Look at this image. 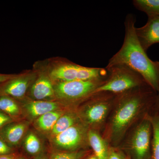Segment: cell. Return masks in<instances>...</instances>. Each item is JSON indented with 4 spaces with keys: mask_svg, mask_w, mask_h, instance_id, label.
I'll use <instances>...</instances> for the list:
<instances>
[{
    "mask_svg": "<svg viewBox=\"0 0 159 159\" xmlns=\"http://www.w3.org/2000/svg\"><path fill=\"white\" fill-rule=\"evenodd\" d=\"M16 74H0V84L6 82L9 80L13 78Z\"/></svg>",
    "mask_w": 159,
    "mask_h": 159,
    "instance_id": "obj_25",
    "label": "cell"
},
{
    "mask_svg": "<svg viewBox=\"0 0 159 159\" xmlns=\"http://www.w3.org/2000/svg\"><path fill=\"white\" fill-rule=\"evenodd\" d=\"M86 153V152L84 150L73 152L54 150L49 159H82Z\"/></svg>",
    "mask_w": 159,
    "mask_h": 159,
    "instance_id": "obj_21",
    "label": "cell"
},
{
    "mask_svg": "<svg viewBox=\"0 0 159 159\" xmlns=\"http://www.w3.org/2000/svg\"><path fill=\"white\" fill-rule=\"evenodd\" d=\"M29 126L28 121H14L0 129V137L11 148L17 147L24 139Z\"/></svg>",
    "mask_w": 159,
    "mask_h": 159,
    "instance_id": "obj_13",
    "label": "cell"
},
{
    "mask_svg": "<svg viewBox=\"0 0 159 159\" xmlns=\"http://www.w3.org/2000/svg\"><path fill=\"white\" fill-rule=\"evenodd\" d=\"M89 145L98 159H108L109 148L106 140L97 130L90 129L88 133Z\"/></svg>",
    "mask_w": 159,
    "mask_h": 159,
    "instance_id": "obj_16",
    "label": "cell"
},
{
    "mask_svg": "<svg viewBox=\"0 0 159 159\" xmlns=\"http://www.w3.org/2000/svg\"><path fill=\"white\" fill-rule=\"evenodd\" d=\"M152 128L150 115L140 120L126 143L134 159H152Z\"/></svg>",
    "mask_w": 159,
    "mask_h": 159,
    "instance_id": "obj_7",
    "label": "cell"
},
{
    "mask_svg": "<svg viewBox=\"0 0 159 159\" xmlns=\"http://www.w3.org/2000/svg\"><path fill=\"white\" fill-rule=\"evenodd\" d=\"M14 121V120L11 118L0 111V129H2L5 125Z\"/></svg>",
    "mask_w": 159,
    "mask_h": 159,
    "instance_id": "obj_24",
    "label": "cell"
},
{
    "mask_svg": "<svg viewBox=\"0 0 159 159\" xmlns=\"http://www.w3.org/2000/svg\"><path fill=\"white\" fill-rule=\"evenodd\" d=\"M31 99L39 101H54L56 99L54 84L46 72H41L35 78L29 89Z\"/></svg>",
    "mask_w": 159,
    "mask_h": 159,
    "instance_id": "obj_10",
    "label": "cell"
},
{
    "mask_svg": "<svg viewBox=\"0 0 159 159\" xmlns=\"http://www.w3.org/2000/svg\"><path fill=\"white\" fill-rule=\"evenodd\" d=\"M47 70V73L53 84L107 79L108 76V71L106 68L83 66L67 60L54 61Z\"/></svg>",
    "mask_w": 159,
    "mask_h": 159,
    "instance_id": "obj_3",
    "label": "cell"
},
{
    "mask_svg": "<svg viewBox=\"0 0 159 159\" xmlns=\"http://www.w3.org/2000/svg\"><path fill=\"white\" fill-rule=\"evenodd\" d=\"M0 111L17 121L23 114L20 106L16 99L7 95L0 96Z\"/></svg>",
    "mask_w": 159,
    "mask_h": 159,
    "instance_id": "obj_17",
    "label": "cell"
},
{
    "mask_svg": "<svg viewBox=\"0 0 159 159\" xmlns=\"http://www.w3.org/2000/svg\"><path fill=\"white\" fill-rule=\"evenodd\" d=\"M36 72L16 75L8 81L0 84V96L7 95L14 99H22L37 77Z\"/></svg>",
    "mask_w": 159,
    "mask_h": 159,
    "instance_id": "obj_9",
    "label": "cell"
},
{
    "mask_svg": "<svg viewBox=\"0 0 159 159\" xmlns=\"http://www.w3.org/2000/svg\"><path fill=\"white\" fill-rule=\"evenodd\" d=\"M134 6L148 16H159V0H134Z\"/></svg>",
    "mask_w": 159,
    "mask_h": 159,
    "instance_id": "obj_20",
    "label": "cell"
},
{
    "mask_svg": "<svg viewBox=\"0 0 159 159\" xmlns=\"http://www.w3.org/2000/svg\"><path fill=\"white\" fill-rule=\"evenodd\" d=\"M81 121L77 111L75 110H67L58 119L49 134V139L61 133Z\"/></svg>",
    "mask_w": 159,
    "mask_h": 159,
    "instance_id": "obj_15",
    "label": "cell"
},
{
    "mask_svg": "<svg viewBox=\"0 0 159 159\" xmlns=\"http://www.w3.org/2000/svg\"><path fill=\"white\" fill-rule=\"evenodd\" d=\"M127 159H129V158H127Z\"/></svg>",
    "mask_w": 159,
    "mask_h": 159,
    "instance_id": "obj_31",
    "label": "cell"
},
{
    "mask_svg": "<svg viewBox=\"0 0 159 159\" xmlns=\"http://www.w3.org/2000/svg\"><path fill=\"white\" fill-rule=\"evenodd\" d=\"M86 159H98V158L94 154L93 155H92L90 156H89Z\"/></svg>",
    "mask_w": 159,
    "mask_h": 159,
    "instance_id": "obj_29",
    "label": "cell"
},
{
    "mask_svg": "<svg viewBox=\"0 0 159 159\" xmlns=\"http://www.w3.org/2000/svg\"><path fill=\"white\" fill-rule=\"evenodd\" d=\"M35 159H49V158L46 155L42 153L38 156L36 157Z\"/></svg>",
    "mask_w": 159,
    "mask_h": 159,
    "instance_id": "obj_27",
    "label": "cell"
},
{
    "mask_svg": "<svg viewBox=\"0 0 159 159\" xmlns=\"http://www.w3.org/2000/svg\"><path fill=\"white\" fill-rule=\"evenodd\" d=\"M18 157L16 154L12 153L9 154L0 155V159H16Z\"/></svg>",
    "mask_w": 159,
    "mask_h": 159,
    "instance_id": "obj_26",
    "label": "cell"
},
{
    "mask_svg": "<svg viewBox=\"0 0 159 159\" xmlns=\"http://www.w3.org/2000/svg\"><path fill=\"white\" fill-rule=\"evenodd\" d=\"M106 69L108 71V77L94 94L109 93L117 95L148 84L140 74L126 66L116 65Z\"/></svg>",
    "mask_w": 159,
    "mask_h": 159,
    "instance_id": "obj_4",
    "label": "cell"
},
{
    "mask_svg": "<svg viewBox=\"0 0 159 159\" xmlns=\"http://www.w3.org/2000/svg\"><path fill=\"white\" fill-rule=\"evenodd\" d=\"M107 159H127L123 152L115 148H109Z\"/></svg>",
    "mask_w": 159,
    "mask_h": 159,
    "instance_id": "obj_22",
    "label": "cell"
},
{
    "mask_svg": "<svg viewBox=\"0 0 159 159\" xmlns=\"http://www.w3.org/2000/svg\"><path fill=\"white\" fill-rule=\"evenodd\" d=\"M156 108L158 109H159V92L158 93L157 96Z\"/></svg>",
    "mask_w": 159,
    "mask_h": 159,
    "instance_id": "obj_28",
    "label": "cell"
},
{
    "mask_svg": "<svg viewBox=\"0 0 159 159\" xmlns=\"http://www.w3.org/2000/svg\"><path fill=\"white\" fill-rule=\"evenodd\" d=\"M23 140L24 149L29 155L36 157L42 154V144L39 138L33 132H29Z\"/></svg>",
    "mask_w": 159,
    "mask_h": 159,
    "instance_id": "obj_18",
    "label": "cell"
},
{
    "mask_svg": "<svg viewBox=\"0 0 159 159\" xmlns=\"http://www.w3.org/2000/svg\"><path fill=\"white\" fill-rule=\"evenodd\" d=\"M65 106L55 101L31 100L22 106L23 113L30 120H34L49 112L62 109Z\"/></svg>",
    "mask_w": 159,
    "mask_h": 159,
    "instance_id": "obj_12",
    "label": "cell"
},
{
    "mask_svg": "<svg viewBox=\"0 0 159 159\" xmlns=\"http://www.w3.org/2000/svg\"><path fill=\"white\" fill-rule=\"evenodd\" d=\"M157 96L148 84L116 95L108 131L112 145H119L135 121L152 114L150 111L156 108Z\"/></svg>",
    "mask_w": 159,
    "mask_h": 159,
    "instance_id": "obj_1",
    "label": "cell"
},
{
    "mask_svg": "<svg viewBox=\"0 0 159 159\" xmlns=\"http://www.w3.org/2000/svg\"><path fill=\"white\" fill-rule=\"evenodd\" d=\"M116 94L99 93L94 94L88 99V102L77 110L81 122L90 129L97 130L101 127L113 106Z\"/></svg>",
    "mask_w": 159,
    "mask_h": 159,
    "instance_id": "obj_5",
    "label": "cell"
},
{
    "mask_svg": "<svg viewBox=\"0 0 159 159\" xmlns=\"http://www.w3.org/2000/svg\"><path fill=\"white\" fill-rule=\"evenodd\" d=\"M16 159H27L25 157H18Z\"/></svg>",
    "mask_w": 159,
    "mask_h": 159,
    "instance_id": "obj_30",
    "label": "cell"
},
{
    "mask_svg": "<svg viewBox=\"0 0 159 159\" xmlns=\"http://www.w3.org/2000/svg\"><path fill=\"white\" fill-rule=\"evenodd\" d=\"M137 38L146 52L151 46L159 43V16H148L145 25L135 29Z\"/></svg>",
    "mask_w": 159,
    "mask_h": 159,
    "instance_id": "obj_11",
    "label": "cell"
},
{
    "mask_svg": "<svg viewBox=\"0 0 159 159\" xmlns=\"http://www.w3.org/2000/svg\"><path fill=\"white\" fill-rule=\"evenodd\" d=\"M67 110L62 109L44 114L34 120V127L41 132L50 134L58 119Z\"/></svg>",
    "mask_w": 159,
    "mask_h": 159,
    "instance_id": "obj_14",
    "label": "cell"
},
{
    "mask_svg": "<svg viewBox=\"0 0 159 159\" xmlns=\"http://www.w3.org/2000/svg\"><path fill=\"white\" fill-rule=\"evenodd\" d=\"M12 153H14L13 148L10 147L0 137V155L9 154Z\"/></svg>",
    "mask_w": 159,
    "mask_h": 159,
    "instance_id": "obj_23",
    "label": "cell"
},
{
    "mask_svg": "<svg viewBox=\"0 0 159 159\" xmlns=\"http://www.w3.org/2000/svg\"><path fill=\"white\" fill-rule=\"evenodd\" d=\"M107 79L76 80L54 83L55 98L66 106L74 105L87 100L92 97L96 90Z\"/></svg>",
    "mask_w": 159,
    "mask_h": 159,
    "instance_id": "obj_6",
    "label": "cell"
},
{
    "mask_svg": "<svg viewBox=\"0 0 159 159\" xmlns=\"http://www.w3.org/2000/svg\"><path fill=\"white\" fill-rule=\"evenodd\" d=\"M90 129L82 122H78L57 135L50 138V142L54 151L73 152L83 150L89 145Z\"/></svg>",
    "mask_w": 159,
    "mask_h": 159,
    "instance_id": "obj_8",
    "label": "cell"
},
{
    "mask_svg": "<svg viewBox=\"0 0 159 159\" xmlns=\"http://www.w3.org/2000/svg\"></svg>",
    "mask_w": 159,
    "mask_h": 159,
    "instance_id": "obj_32",
    "label": "cell"
},
{
    "mask_svg": "<svg viewBox=\"0 0 159 159\" xmlns=\"http://www.w3.org/2000/svg\"><path fill=\"white\" fill-rule=\"evenodd\" d=\"M152 128V159H159V110L150 115Z\"/></svg>",
    "mask_w": 159,
    "mask_h": 159,
    "instance_id": "obj_19",
    "label": "cell"
},
{
    "mask_svg": "<svg viewBox=\"0 0 159 159\" xmlns=\"http://www.w3.org/2000/svg\"><path fill=\"white\" fill-rule=\"evenodd\" d=\"M136 19L132 14L126 16L125 36L121 49L109 61L106 68L124 65L140 74L154 90L159 92V61H153L146 54L136 33Z\"/></svg>",
    "mask_w": 159,
    "mask_h": 159,
    "instance_id": "obj_2",
    "label": "cell"
}]
</instances>
